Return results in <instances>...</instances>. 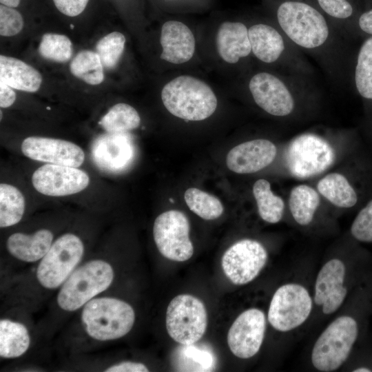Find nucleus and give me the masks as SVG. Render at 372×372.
<instances>
[{"mask_svg":"<svg viewBox=\"0 0 372 372\" xmlns=\"http://www.w3.org/2000/svg\"><path fill=\"white\" fill-rule=\"evenodd\" d=\"M266 324L265 315L260 309L251 308L241 313L227 333V344L231 353L242 359L254 356L263 342Z\"/></svg>","mask_w":372,"mask_h":372,"instance_id":"13","label":"nucleus"},{"mask_svg":"<svg viewBox=\"0 0 372 372\" xmlns=\"http://www.w3.org/2000/svg\"><path fill=\"white\" fill-rule=\"evenodd\" d=\"M21 14L14 8L0 5V34L12 37L19 34L23 28Z\"/></svg>","mask_w":372,"mask_h":372,"instance_id":"37","label":"nucleus"},{"mask_svg":"<svg viewBox=\"0 0 372 372\" xmlns=\"http://www.w3.org/2000/svg\"><path fill=\"white\" fill-rule=\"evenodd\" d=\"M41 73L27 63L9 56H0V81L25 92H37L42 83Z\"/></svg>","mask_w":372,"mask_h":372,"instance_id":"22","label":"nucleus"},{"mask_svg":"<svg viewBox=\"0 0 372 372\" xmlns=\"http://www.w3.org/2000/svg\"><path fill=\"white\" fill-rule=\"evenodd\" d=\"M31 181L39 193L61 197L82 192L89 185L90 178L78 167L47 163L33 172Z\"/></svg>","mask_w":372,"mask_h":372,"instance_id":"12","label":"nucleus"},{"mask_svg":"<svg viewBox=\"0 0 372 372\" xmlns=\"http://www.w3.org/2000/svg\"><path fill=\"white\" fill-rule=\"evenodd\" d=\"M17 315H9L0 319V358L17 359L24 355L32 344V335L25 320Z\"/></svg>","mask_w":372,"mask_h":372,"instance_id":"21","label":"nucleus"},{"mask_svg":"<svg viewBox=\"0 0 372 372\" xmlns=\"http://www.w3.org/2000/svg\"><path fill=\"white\" fill-rule=\"evenodd\" d=\"M38 51L45 59L63 63L72 58L73 44L65 34L48 32L42 36Z\"/></svg>","mask_w":372,"mask_h":372,"instance_id":"32","label":"nucleus"},{"mask_svg":"<svg viewBox=\"0 0 372 372\" xmlns=\"http://www.w3.org/2000/svg\"><path fill=\"white\" fill-rule=\"evenodd\" d=\"M0 3L1 4L16 8L19 6L21 0H0Z\"/></svg>","mask_w":372,"mask_h":372,"instance_id":"43","label":"nucleus"},{"mask_svg":"<svg viewBox=\"0 0 372 372\" xmlns=\"http://www.w3.org/2000/svg\"><path fill=\"white\" fill-rule=\"evenodd\" d=\"M54 239V232L40 228L32 232H14L6 241L9 256L21 264H35L49 251Z\"/></svg>","mask_w":372,"mask_h":372,"instance_id":"19","label":"nucleus"},{"mask_svg":"<svg viewBox=\"0 0 372 372\" xmlns=\"http://www.w3.org/2000/svg\"><path fill=\"white\" fill-rule=\"evenodd\" d=\"M317 188L324 197L338 207L349 208L357 203L355 191L342 174H327L319 180Z\"/></svg>","mask_w":372,"mask_h":372,"instance_id":"25","label":"nucleus"},{"mask_svg":"<svg viewBox=\"0 0 372 372\" xmlns=\"http://www.w3.org/2000/svg\"><path fill=\"white\" fill-rule=\"evenodd\" d=\"M197 342L181 344L174 351L173 364L176 371H211L216 369V358L211 347Z\"/></svg>","mask_w":372,"mask_h":372,"instance_id":"24","label":"nucleus"},{"mask_svg":"<svg viewBox=\"0 0 372 372\" xmlns=\"http://www.w3.org/2000/svg\"><path fill=\"white\" fill-rule=\"evenodd\" d=\"M251 52L265 63L276 62L285 50L281 34L272 26L258 23L248 28Z\"/></svg>","mask_w":372,"mask_h":372,"instance_id":"23","label":"nucleus"},{"mask_svg":"<svg viewBox=\"0 0 372 372\" xmlns=\"http://www.w3.org/2000/svg\"><path fill=\"white\" fill-rule=\"evenodd\" d=\"M321 8L337 19H347L353 13V8L347 0H317Z\"/></svg>","mask_w":372,"mask_h":372,"instance_id":"38","label":"nucleus"},{"mask_svg":"<svg viewBox=\"0 0 372 372\" xmlns=\"http://www.w3.org/2000/svg\"><path fill=\"white\" fill-rule=\"evenodd\" d=\"M312 306V298L304 286L297 283L285 284L272 296L268 321L277 331H289L307 320Z\"/></svg>","mask_w":372,"mask_h":372,"instance_id":"9","label":"nucleus"},{"mask_svg":"<svg viewBox=\"0 0 372 372\" xmlns=\"http://www.w3.org/2000/svg\"><path fill=\"white\" fill-rule=\"evenodd\" d=\"M358 23L363 32L372 35V9L360 16Z\"/></svg>","mask_w":372,"mask_h":372,"instance_id":"42","label":"nucleus"},{"mask_svg":"<svg viewBox=\"0 0 372 372\" xmlns=\"http://www.w3.org/2000/svg\"><path fill=\"white\" fill-rule=\"evenodd\" d=\"M160 57L172 64H183L193 57L196 39L191 29L184 23L176 20L165 22L161 29Z\"/></svg>","mask_w":372,"mask_h":372,"instance_id":"18","label":"nucleus"},{"mask_svg":"<svg viewBox=\"0 0 372 372\" xmlns=\"http://www.w3.org/2000/svg\"><path fill=\"white\" fill-rule=\"evenodd\" d=\"M80 310L81 333L85 339L95 343L114 341L125 336L136 320L132 306L114 296L99 295Z\"/></svg>","mask_w":372,"mask_h":372,"instance_id":"3","label":"nucleus"},{"mask_svg":"<svg viewBox=\"0 0 372 372\" xmlns=\"http://www.w3.org/2000/svg\"><path fill=\"white\" fill-rule=\"evenodd\" d=\"M189 222L180 211L169 210L158 216L154 223L153 237L161 254L177 262L191 258L194 246L189 238Z\"/></svg>","mask_w":372,"mask_h":372,"instance_id":"10","label":"nucleus"},{"mask_svg":"<svg viewBox=\"0 0 372 372\" xmlns=\"http://www.w3.org/2000/svg\"><path fill=\"white\" fill-rule=\"evenodd\" d=\"M345 265L338 258L327 261L319 271L315 283L314 302L321 307L324 314L336 311L345 300Z\"/></svg>","mask_w":372,"mask_h":372,"instance_id":"16","label":"nucleus"},{"mask_svg":"<svg viewBox=\"0 0 372 372\" xmlns=\"http://www.w3.org/2000/svg\"><path fill=\"white\" fill-rule=\"evenodd\" d=\"M103 68L99 54L90 50L79 52L69 66L74 76L91 85H97L103 81Z\"/></svg>","mask_w":372,"mask_h":372,"instance_id":"29","label":"nucleus"},{"mask_svg":"<svg viewBox=\"0 0 372 372\" xmlns=\"http://www.w3.org/2000/svg\"><path fill=\"white\" fill-rule=\"evenodd\" d=\"M370 369L366 367H359L353 370V372H370Z\"/></svg>","mask_w":372,"mask_h":372,"instance_id":"44","label":"nucleus"},{"mask_svg":"<svg viewBox=\"0 0 372 372\" xmlns=\"http://www.w3.org/2000/svg\"><path fill=\"white\" fill-rule=\"evenodd\" d=\"M351 233L359 241L372 242V200L355 218L351 227Z\"/></svg>","mask_w":372,"mask_h":372,"instance_id":"36","label":"nucleus"},{"mask_svg":"<svg viewBox=\"0 0 372 372\" xmlns=\"http://www.w3.org/2000/svg\"><path fill=\"white\" fill-rule=\"evenodd\" d=\"M267 260L268 253L260 242L243 239L225 251L221 266L225 275L233 284L242 285L259 275Z\"/></svg>","mask_w":372,"mask_h":372,"instance_id":"11","label":"nucleus"},{"mask_svg":"<svg viewBox=\"0 0 372 372\" xmlns=\"http://www.w3.org/2000/svg\"><path fill=\"white\" fill-rule=\"evenodd\" d=\"M355 82L359 94L372 99V37L360 48L355 72Z\"/></svg>","mask_w":372,"mask_h":372,"instance_id":"33","label":"nucleus"},{"mask_svg":"<svg viewBox=\"0 0 372 372\" xmlns=\"http://www.w3.org/2000/svg\"><path fill=\"white\" fill-rule=\"evenodd\" d=\"M161 100L167 110L179 118L200 121L210 117L218 105L211 87L203 80L190 75L178 76L161 90Z\"/></svg>","mask_w":372,"mask_h":372,"instance_id":"4","label":"nucleus"},{"mask_svg":"<svg viewBox=\"0 0 372 372\" xmlns=\"http://www.w3.org/2000/svg\"><path fill=\"white\" fill-rule=\"evenodd\" d=\"M184 198L189 209L204 220L216 219L223 213L224 207L218 198L198 188L187 189Z\"/></svg>","mask_w":372,"mask_h":372,"instance_id":"31","label":"nucleus"},{"mask_svg":"<svg viewBox=\"0 0 372 372\" xmlns=\"http://www.w3.org/2000/svg\"><path fill=\"white\" fill-rule=\"evenodd\" d=\"M105 372H147L148 367L143 363L131 360H124L105 366Z\"/></svg>","mask_w":372,"mask_h":372,"instance_id":"40","label":"nucleus"},{"mask_svg":"<svg viewBox=\"0 0 372 372\" xmlns=\"http://www.w3.org/2000/svg\"><path fill=\"white\" fill-rule=\"evenodd\" d=\"M125 43V37L118 31L112 32L99 40L95 49L104 68L112 70L117 65L124 52Z\"/></svg>","mask_w":372,"mask_h":372,"instance_id":"34","label":"nucleus"},{"mask_svg":"<svg viewBox=\"0 0 372 372\" xmlns=\"http://www.w3.org/2000/svg\"><path fill=\"white\" fill-rule=\"evenodd\" d=\"M102 128L110 134H123L136 129L141 124V117L132 105L118 103L111 107L99 121Z\"/></svg>","mask_w":372,"mask_h":372,"instance_id":"28","label":"nucleus"},{"mask_svg":"<svg viewBox=\"0 0 372 372\" xmlns=\"http://www.w3.org/2000/svg\"><path fill=\"white\" fill-rule=\"evenodd\" d=\"M249 89L255 103L269 114L285 116L294 108L290 91L272 74L262 72L254 74L249 82Z\"/></svg>","mask_w":372,"mask_h":372,"instance_id":"15","label":"nucleus"},{"mask_svg":"<svg viewBox=\"0 0 372 372\" xmlns=\"http://www.w3.org/2000/svg\"><path fill=\"white\" fill-rule=\"evenodd\" d=\"M335 160V153L329 143L313 134L295 138L286 152L287 166L295 177L307 178L329 168Z\"/></svg>","mask_w":372,"mask_h":372,"instance_id":"8","label":"nucleus"},{"mask_svg":"<svg viewBox=\"0 0 372 372\" xmlns=\"http://www.w3.org/2000/svg\"><path fill=\"white\" fill-rule=\"evenodd\" d=\"M216 45L221 59L231 64L238 63L251 52L248 28L238 21H225L220 25Z\"/></svg>","mask_w":372,"mask_h":372,"instance_id":"20","label":"nucleus"},{"mask_svg":"<svg viewBox=\"0 0 372 372\" xmlns=\"http://www.w3.org/2000/svg\"><path fill=\"white\" fill-rule=\"evenodd\" d=\"M21 150L28 158L50 164L79 167L85 161L80 146L59 138L29 136L22 141Z\"/></svg>","mask_w":372,"mask_h":372,"instance_id":"14","label":"nucleus"},{"mask_svg":"<svg viewBox=\"0 0 372 372\" xmlns=\"http://www.w3.org/2000/svg\"><path fill=\"white\" fill-rule=\"evenodd\" d=\"M85 253V245L79 235L66 232L59 236L30 270L10 282L6 297L10 309L36 311L59 289L83 261Z\"/></svg>","mask_w":372,"mask_h":372,"instance_id":"1","label":"nucleus"},{"mask_svg":"<svg viewBox=\"0 0 372 372\" xmlns=\"http://www.w3.org/2000/svg\"><path fill=\"white\" fill-rule=\"evenodd\" d=\"M253 194L260 218L269 223H278L282 217L285 204L280 196L273 193L270 183L265 179H258L253 185Z\"/></svg>","mask_w":372,"mask_h":372,"instance_id":"30","label":"nucleus"},{"mask_svg":"<svg viewBox=\"0 0 372 372\" xmlns=\"http://www.w3.org/2000/svg\"><path fill=\"white\" fill-rule=\"evenodd\" d=\"M116 278L114 264L107 257L83 260L57 291L54 309L69 314L108 290Z\"/></svg>","mask_w":372,"mask_h":372,"instance_id":"2","label":"nucleus"},{"mask_svg":"<svg viewBox=\"0 0 372 372\" xmlns=\"http://www.w3.org/2000/svg\"><path fill=\"white\" fill-rule=\"evenodd\" d=\"M169 335L180 344L198 342L207 326V313L203 302L189 294H180L169 303L166 311Z\"/></svg>","mask_w":372,"mask_h":372,"instance_id":"7","label":"nucleus"},{"mask_svg":"<svg viewBox=\"0 0 372 372\" xmlns=\"http://www.w3.org/2000/svg\"><path fill=\"white\" fill-rule=\"evenodd\" d=\"M99 151L103 152V160L110 167L118 169L128 164L132 156V146L122 138L108 141V144L105 143L103 149L99 148Z\"/></svg>","mask_w":372,"mask_h":372,"instance_id":"35","label":"nucleus"},{"mask_svg":"<svg viewBox=\"0 0 372 372\" xmlns=\"http://www.w3.org/2000/svg\"><path fill=\"white\" fill-rule=\"evenodd\" d=\"M25 202L22 192L15 186L0 184V227L7 228L18 224L25 213Z\"/></svg>","mask_w":372,"mask_h":372,"instance_id":"27","label":"nucleus"},{"mask_svg":"<svg viewBox=\"0 0 372 372\" xmlns=\"http://www.w3.org/2000/svg\"><path fill=\"white\" fill-rule=\"evenodd\" d=\"M358 335L356 320L342 316L333 322L318 338L311 351V362L320 371L337 370L347 360Z\"/></svg>","mask_w":372,"mask_h":372,"instance_id":"6","label":"nucleus"},{"mask_svg":"<svg viewBox=\"0 0 372 372\" xmlns=\"http://www.w3.org/2000/svg\"><path fill=\"white\" fill-rule=\"evenodd\" d=\"M276 153V147L269 140L249 141L233 147L227 155L226 163L234 172L254 173L270 165Z\"/></svg>","mask_w":372,"mask_h":372,"instance_id":"17","label":"nucleus"},{"mask_svg":"<svg viewBox=\"0 0 372 372\" xmlns=\"http://www.w3.org/2000/svg\"><path fill=\"white\" fill-rule=\"evenodd\" d=\"M56 9L65 16L74 17L81 14L89 0H52Z\"/></svg>","mask_w":372,"mask_h":372,"instance_id":"39","label":"nucleus"},{"mask_svg":"<svg viewBox=\"0 0 372 372\" xmlns=\"http://www.w3.org/2000/svg\"><path fill=\"white\" fill-rule=\"evenodd\" d=\"M319 205L318 194L308 185H298L291 191L289 209L294 220L300 225H307L312 221Z\"/></svg>","mask_w":372,"mask_h":372,"instance_id":"26","label":"nucleus"},{"mask_svg":"<svg viewBox=\"0 0 372 372\" xmlns=\"http://www.w3.org/2000/svg\"><path fill=\"white\" fill-rule=\"evenodd\" d=\"M278 23L296 45L306 49L322 45L329 35L324 17L311 6L299 1H285L277 11Z\"/></svg>","mask_w":372,"mask_h":372,"instance_id":"5","label":"nucleus"},{"mask_svg":"<svg viewBox=\"0 0 372 372\" xmlns=\"http://www.w3.org/2000/svg\"><path fill=\"white\" fill-rule=\"evenodd\" d=\"M16 93L14 89L0 81V107L1 108H8L12 106L16 100Z\"/></svg>","mask_w":372,"mask_h":372,"instance_id":"41","label":"nucleus"}]
</instances>
